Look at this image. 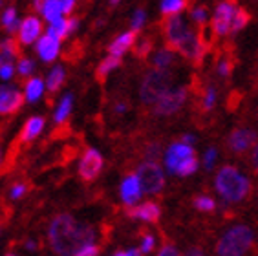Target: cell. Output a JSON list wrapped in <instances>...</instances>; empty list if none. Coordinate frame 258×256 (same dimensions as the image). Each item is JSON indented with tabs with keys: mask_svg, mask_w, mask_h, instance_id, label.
Returning <instances> with one entry per match:
<instances>
[{
	"mask_svg": "<svg viewBox=\"0 0 258 256\" xmlns=\"http://www.w3.org/2000/svg\"><path fill=\"white\" fill-rule=\"evenodd\" d=\"M48 238L53 252L57 254H77L81 247L94 243V229L79 225L70 214H59L53 218L48 229Z\"/></svg>",
	"mask_w": 258,
	"mask_h": 256,
	"instance_id": "cell-1",
	"label": "cell"
},
{
	"mask_svg": "<svg viewBox=\"0 0 258 256\" xmlns=\"http://www.w3.org/2000/svg\"><path fill=\"white\" fill-rule=\"evenodd\" d=\"M214 187L222 194L224 200L231 203H240L251 194V181L247 177L240 174L238 168L233 165H224L216 174Z\"/></svg>",
	"mask_w": 258,
	"mask_h": 256,
	"instance_id": "cell-2",
	"label": "cell"
},
{
	"mask_svg": "<svg viewBox=\"0 0 258 256\" xmlns=\"http://www.w3.org/2000/svg\"><path fill=\"white\" fill-rule=\"evenodd\" d=\"M254 234L253 231L245 225H236L229 229L224 236L220 238L216 243V254L220 256H240L253 247Z\"/></svg>",
	"mask_w": 258,
	"mask_h": 256,
	"instance_id": "cell-3",
	"label": "cell"
},
{
	"mask_svg": "<svg viewBox=\"0 0 258 256\" xmlns=\"http://www.w3.org/2000/svg\"><path fill=\"white\" fill-rule=\"evenodd\" d=\"M172 74L169 72V68H156L152 72L145 75L143 83H141V101L143 104H156L158 99L169 92L172 88Z\"/></svg>",
	"mask_w": 258,
	"mask_h": 256,
	"instance_id": "cell-4",
	"label": "cell"
},
{
	"mask_svg": "<svg viewBox=\"0 0 258 256\" xmlns=\"http://www.w3.org/2000/svg\"><path fill=\"white\" fill-rule=\"evenodd\" d=\"M138 177L141 183L145 194H158L163 190L165 187V177L163 170L156 161H145L143 165H139L138 168Z\"/></svg>",
	"mask_w": 258,
	"mask_h": 256,
	"instance_id": "cell-5",
	"label": "cell"
},
{
	"mask_svg": "<svg viewBox=\"0 0 258 256\" xmlns=\"http://www.w3.org/2000/svg\"><path fill=\"white\" fill-rule=\"evenodd\" d=\"M187 94H189L187 86H178V88H170L169 92H165L156 103V115H172V113H176L187 101Z\"/></svg>",
	"mask_w": 258,
	"mask_h": 256,
	"instance_id": "cell-6",
	"label": "cell"
},
{
	"mask_svg": "<svg viewBox=\"0 0 258 256\" xmlns=\"http://www.w3.org/2000/svg\"><path fill=\"white\" fill-rule=\"evenodd\" d=\"M189 31V24L183 20V17L172 15V17H165V44L167 48L172 49V51H178V46L181 42V39L185 37V33Z\"/></svg>",
	"mask_w": 258,
	"mask_h": 256,
	"instance_id": "cell-7",
	"label": "cell"
},
{
	"mask_svg": "<svg viewBox=\"0 0 258 256\" xmlns=\"http://www.w3.org/2000/svg\"><path fill=\"white\" fill-rule=\"evenodd\" d=\"M258 134L254 132L253 128H234L233 132L229 134L227 139V147L229 150L236 156H242L256 145Z\"/></svg>",
	"mask_w": 258,
	"mask_h": 256,
	"instance_id": "cell-8",
	"label": "cell"
},
{
	"mask_svg": "<svg viewBox=\"0 0 258 256\" xmlns=\"http://www.w3.org/2000/svg\"><path fill=\"white\" fill-rule=\"evenodd\" d=\"M103 170V156L95 148H88L79 163V176L85 181H94Z\"/></svg>",
	"mask_w": 258,
	"mask_h": 256,
	"instance_id": "cell-9",
	"label": "cell"
},
{
	"mask_svg": "<svg viewBox=\"0 0 258 256\" xmlns=\"http://www.w3.org/2000/svg\"><path fill=\"white\" fill-rule=\"evenodd\" d=\"M234 8L229 0L222 2V4L216 8L214 11V17H213V30L216 35H227L231 33V22H233V17H234Z\"/></svg>",
	"mask_w": 258,
	"mask_h": 256,
	"instance_id": "cell-10",
	"label": "cell"
},
{
	"mask_svg": "<svg viewBox=\"0 0 258 256\" xmlns=\"http://www.w3.org/2000/svg\"><path fill=\"white\" fill-rule=\"evenodd\" d=\"M26 95L17 92L13 86H2L0 88V113L2 115H10V113L17 112L22 106Z\"/></svg>",
	"mask_w": 258,
	"mask_h": 256,
	"instance_id": "cell-11",
	"label": "cell"
},
{
	"mask_svg": "<svg viewBox=\"0 0 258 256\" xmlns=\"http://www.w3.org/2000/svg\"><path fill=\"white\" fill-rule=\"evenodd\" d=\"M128 216L136 218V220H143V222H149V223H158L159 218H161V209H159L158 203L147 202L143 205H138V207H130Z\"/></svg>",
	"mask_w": 258,
	"mask_h": 256,
	"instance_id": "cell-12",
	"label": "cell"
},
{
	"mask_svg": "<svg viewBox=\"0 0 258 256\" xmlns=\"http://www.w3.org/2000/svg\"><path fill=\"white\" fill-rule=\"evenodd\" d=\"M141 192H143V188H141L138 174H136V176L124 177V181L121 183V198H123V202L126 203L128 207H132V205L138 203V200L141 198Z\"/></svg>",
	"mask_w": 258,
	"mask_h": 256,
	"instance_id": "cell-13",
	"label": "cell"
},
{
	"mask_svg": "<svg viewBox=\"0 0 258 256\" xmlns=\"http://www.w3.org/2000/svg\"><path fill=\"white\" fill-rule=\"evenodd\" d=\"M40 31H42V24L37 17H28L24 19V22L20 24L19 28V37L22 44H31L35 40L39 39Z\"/></svg>",
	"mask_w": 258,
	"mask_h": 256,
	"instance_id": "cell-14",
	"label": "cell"
},
{
	"mask_svg": "<svg viewBox=\"0 0 258 256\" xmlns=\"http://www.w3.org/2000/svg\"><path fill=\"white\" fill-rule=\"evenodd\" d=\"M59 39H55L53 35H42L39 39V42H37V51H39V55L42 57V60H46V62H50V60H53L57 55H59Z\"/></svg>",
	"mask_w": 258,
	"mask_h": 256,
	"instance_id": "cell-15",
	"label": "cell"
},
{
	"mask_svg": "<svg viewBox=\"0 0 258 256\" xmlns=\"http://www.w3.org/2000/svg\"><path fill=\"white\" fill-rule=\"evenodd\" d=\"M138 33H139V30H134L132 28V31H126V33H123L121 37H117V39L110 44V48H108V51L112 55H123V53H126L132 46L136 44V39H138Z\"/></svg>",
	"mask_w": 258,
	"mask_h": 256,
	"instance_id": "cell-16",
	"label": "cell"
},
{
	"mask_svg": "<svg viewBox=\"0 0 258 256\" xmlns=\"http://www.w3.org/2000/svg\"><path fill=\"white\" fill-rule=\"evenodd\" d=\"M75 28H77V19H62V17H60L59 20L51 22L48 33L53 35L55 39L62 40V39H66V37H68Z\"/></svg>",
	"mask_w": 258,
	"mask_h": 256,
	"instance_id": "cell-17",
	"label": "cell"
},
{
	"mask_svg": "<svg viewBox=\"0 0 258 256\" xmlns=\"http://www.w3.org/2000/svg\"><path fill=\"white\" fill-rule=\"evenodd\" d=\"M119 64H121V57H119V55H112V53H110V57H106V59H104L103 62L97 66V70H95V77H97V81H104L106 77H108L110 72L117 68Z\"/></svg>",
	"mask_w": 258,
	"mask_h": 256,
	"instance_id": "cell-18",
	"label": "cell"
},
{
	"mask_svg": "<svg viewBox=\"0 0 258 256\" xmlns=\"http://www.w3.org/2000/svg\"><path fill=\"white\" fill-rule=\"evenodd\" d=\"M44 128V119L42 117H31L22 128V139L24 141H31L40 134V130Z\"/></svg>",
	"mask_w": 258,
	"mask_h": 256,
	"instance_id": "cell-19",
	"label": "cell"
},
{
	"mask_svg": "<svg viewBox=\"0 0 258 256\" xmlns=\"http://www.w3.org/2000/svg\"><path fill=\"white\" fill-rule=\"evenodd\" d=\"M64 10H62V2L60 0H48L42 8V15L46 17V20H50V22H55V20H59L62 17Z\"/></svg>",
	"mask_w": 258,
	"mask_h": 256,
	"instance_id": "cell-20",
	"label": "cell"
},
{
	"mask_svg": "<svg viewBox=\"0 0 258 256\" xmlns=\"http://www.w3.org/2000/svg\"><path fill=\"white\" fill-rule=\"evenodd\" d=\"M249 20H251L249 11L243 10V8H236V10H234L233 22H231V33H238L240 30H243V28L249 24Z\"/></svg>",
	"mask_w": 258,
	"mask_h": 256,
	"instance_id": "cell-21",
	"label": "cell"
},
{
	"mask_svg": "<svg viewBox=\"0 0 258 256\" xmlns=\"http://www.w3.org/2000/svg\"><path fill=\"white\" fill-rule=\"evenodd\" d=\"M196 170H198V159H196V156H189V158H185L179 161L176 174L181 177H189V176H192Z\"/></svg>",
	"mask_w": 258,
	"mask_h": 256,
	"instance_id": "cell-22",
	"label": "cell"
},
{
	"mask_svg": "<svg viewBox=\"0 0 258 256\" xmlns=\"http://www.w3.org/2000/svg\"><path fill=\"white\" fill-rule=\"evenodd\" d=\"M42 90H44V84H42V81L40 79H30L28 83H26V99L28 101H31V103H35L37 99L42 95Z\"/></svg>",
	"mask_w": 258,
	"mask_h": 256,
	"instance_id": "cell-23",
	"label": "cell"
},
{
	"mask_svg": "<svg viewBox=\"0 0 258 256\" xmlns=\"http://www.w3.org/2000/svg\"><path fill=\"white\" fill-rule=\"evenodd\" d=\"M62 83H64V70L60 68V66H57V68L51 70V74L48 75L46 86H48L50 92H57V90L62 86Z\"/></svg>",
	"mask_w": 258,
	"mask_h": 256,
	"instance_id": "cell-24",
	"label": "cell"
},
{
	"mask_svg": "<svg viewBox=\"0 0 258 256\" xmlns=\"http://www.w3.org/2000/svg\"><path fill=\"white\" fill-rule=\"evenodd\" d=\"M185 6H187L185 4V0H163V4H161V13H163V17L178 15Z\"/></svg>",
	"mask_w": 258,
	"mask_h": 256,
	"instance_id": "cell-25",
	"label": "cell"
},
{
	"mask_svg": "<svg viewBox=\"0 0 258 256\" xmlns=\"http://www.w3.org/2000/svg\"><path fill=\"white\" fill-rule=\"evenodd\" d=\"M72 103H74V97H72V95H66V97L60 101L59 108L55 112V121H57V123H64L66 119H68L70 112H72Z\"/></svg>",
	"mask_w": 258,
	"mask_h": 256,
	"instance_id": "cell-26",
	"label": "cell"
},
{
	"mask_svg": "<svg viewBox=\"0 0 258 256\" xmlns=\"http://www.w3.org/2000/svg\"><path fill=\"white\" fill-rule=\"evenodd\" d=\"M154 66L156 68H170L174 62V55H172V49H159L158 53H156L154 57Z\"/></svg>",
	"mask_w": 258,
	"mask_h": 256,
	"instance_id": "cell-27",
	"label": "cell"
},
{
	"mask_svg": "<svg viewBox=\"0 0 258 256\" xmlns=\"http://www.w3.org/2000/svg\"><path fill=\"white\" fill-rule=\"evenodd\" d=\"M192 203L198 211H204V212H213L214 207H216L214 200L213 198H209V196H196L192 200Z\"/></svg>",
	"mask_w": 258,
	"mask_h": 256,
	"instance_id": "cell-28",
	"label": "cell"
},
{
	"mask_svg": "<svg viewBox=\"0 0 258 256\" xmlns=\"http://www.w3.org/2000/svg\"><path fill=\"white\" fill-rule=\"evenodd\" d=\"M233 68H234V59L229 57V55H224L218 62V74L222 75V77H231Z\"/></svg>",
	"mask_w": 258,
	"mask_h": 256,
	"instance_id": "cell-29",
	"label": "cell"
},
{
	"mask_svg": "<svg viewBox=\"0 0 258 256\" xmlns=\"http://www.w3.org/2000/svg\"><path fill=\"white\" fill-rule=\"evenodd\" d=\"M2 26H4L8 31H13L17 28V11L13 8L4 11V15H2Z\"/></svg>",
	"mask_w": 258,
	"mask_h": 256,
	"instance_id": "cell-30",
	"label": "cell"
},
{
	"mask_svg": "<svg viewBox=\"0 0 258 256\" xmlns=\"http://www.w3.org/2000/svg\"><path fill=\"white\" fill-rule=\"evenodd\" d=\"M152 39H145V40H141L138 46L134 48V53H136V57H139V59H145L147 55L150 53V49H152Z\"/></svg>",
	"mask_w": 258,
	"mask_h": 256,
	"instance_id": "cell-31",
	"label": "cell"
},
{
	"mask_svg": "<svg viewBox=\"0 0 258 256\" xmlns=\"http://www.w3.org/2000/svg\"><path fill=\"white\" fill-rule=\"evenodd\" d=\"M0 48L4 49V51H8V53H11L13 57H19L20 55L19 42L13 39H8V40H4V42H0Z\"/></svg>",
	"mask_w": 258,
	"mask_h": 256,
	"instance_id": "cell-32",
	"label": "cell"
},
{
	"mask_svg": "<svg viewBox=\"0 0 258 256\" xmlns=\"http://www.w3.org/2000/svg\"><path fill=\"white\" fill-rule=\"evenodd\" d=\"M192 20L198 26L205 24V20H207V10H205L204 6H202V8H196V10H192Z\"/></svg>",
	"mask_w": 258,
	"mask_h": 256,
	"instance_id": "cell-33",
	"label": "cell"
},
{
	"mask_svg": "<svg viewBox=\"0 0 258 256\" xmlns=\"http://www.w3.org/2000/svg\"><path fill=\"white\" fill-rule=\"evenodd\" d=\"M97 252H99V247L94 245V243H86L77 251V256H95Z\"/></svg>",
	"mask_w": 258,
	"mask_h": 256,
	"instance_id": "cell-34",
	"label": "cell"
},
{
	"mask_svg": "<svg viewBox=\"0 0 258 256\" xmlns=\"http://www.w3.org/2000/svg\"><path fill=\"white\" fill-rule=\"evenodd\" d=\"M214 161H216V148H209L207 154H205V159H204V165L207 170L214 167Z\"/></svg>",
	"mask_w": 258,
	"mask_h": 256,
	"instance_id": "cell-35",
	"label": "cell"
},
{
	"mask_svg": "<svg viewBox=\"0 0 258 256\" xmlns=\"http://www.w3.org/2000/svg\"><path fill=\"white\" fill-rule=\"evenodd\" d=\"M31 72H33V62H31L30 59H22L20 60V64H19V74L20 75H30Z\"/></svg>",
	"mask_w": 258,
	"mask_h": 256,
	"instance_id": "cell-36",
	"label": "cell"
},
{
	"mask_svg": "<svg viewBox=\"0 0 258 256\" xmlns=\"http://www.w3.org/2000/svg\"><path fill=\"white\" fill-rule=\"evenodd\" d=\"M152 249H154V236H150V234H145L143 243H141V252H150Z\"/></svg>",
	"mask_w": 258,
	"mask_h": 256,
	"instance_id": "cell-37",
	"label": "cell"
},
{
	"mask_svg": "<svg viewBox=\"0 0 258 256\" xmlns=\"http://www.w3.org/2000/svg\"><path fill=\"white\" fill-rule=\"evenodd\" d=\"M249 161H251V168H253V172L258 176V143L253 147V150H251V158H249Z\"/></svg>",
	"mask_w": 258,
	"mask_h": 256,
	"instance_id": "cell-38",
	"label": "cell"
},
{
	"mask_svg": "<svg viewBox=\"0 0 258 256\" xmlns=\"http://www.w3.org/2000/svg\"><path fill=\"white\" fill-rule=\"evenodd\" d=\"M11 75H13V62L2 64V66H0V77H2V79H10Z\"/></svg>",
	"mask_w": 258,
	"mask_h": 256,
	"instance_id": "cell-39",
	"label": "cell"
},
{
	"mask_svg": "<svg viewBox=\"0 0 258 256\" xmlns=\"http://www.w3.org/2000/svg\"><path fill=\"white\" fill-rule=\"evenodd\" d=\"M143 22H145V11H136V15H134V20H132V28L134 30H139L141 26H143Z\"/></svg>",
	"mask_w": 258,
	"mask_h": 256,
	"instance_id": "cell-40",
	"label": "cell"
},
{
	"mask_svg": "<svg viewBox=\"0 0 258 256\" xmlns=\"http://www.w3.org/2000/svg\"><path fill=\"white\" fill-rule=\"evenodd\" d=\"M24 192H26V185H13L11 190H10V196L13 198V200H19Z\"/></svg>",
	"mask_w": 258,
	"mask_h": 256,
	"instance_id": "cell-41",
	"label": "cell"
},
{
	"mask_svg": "<svg viewBox=\"0 0 258 256\" xmlns=\"http://www.w3.org/2000/svg\"><path fill=\"white\" fill-rule=\"evenodd\" d=\"M159 254L161 256H176L178 251H176V247H172V245H163L161 247V251H159Z\"/></svg>",
	"mask_w": 258,
	"mask_h": 256,
	"instance_id": "cell-42",
	"label": "cell"
},
{
	"mask_svg": "<svg viewBox=\"0 0 258 256\" xmlns=\"http://www.w3.org/2000/svg\"><path fill=\"white\" fill-rule=\"evenodd\" d=\"M60 2H62L64 13H72V10H74V6H75V0H60Z\"/></svg>",
	"mask_w": 258,
	"mask_h": 256,
	"instance_id": "cell-43",
	"label": "cell"
},
{
	"mask_svg": "<svg viewBox=\"0 0 258 256\" xmlns=\"http://www.w3.org/2000/svg\"><path fill=\"white\" fill-rule=\"evenodd\" d=\"M33 2H35V10L42 11V8H44V4L48 2V0H33Z\"/></svg>",
	"mask_w": 258,
	"mask_h": 256,
	"instance_id": "cell-44",
	"label": "cell"
},
{
	"mask_svg": "<svg viewBox=\"0 0 258 256\" xmlns=\"http://www.w3.org/2000/svg\"><path fill=\"white\" fill-rule=\"evenodd\" d=\"M181 141H185V143L192 145V136H183V139H181Z\"/></svg>",
	"mask_w": 258,
	"mask_h": 256,
	"instance_id": "cell-45",
	"label": "cell"
},
{
	"mask_svg": "<svg viewBox=\"0 0 258 256\" xmlns=\"http://www.w3.org/2000/svg\"><path fill=\"white\" fill-rule=\"evenodd\" d=\"M189 254H204V252H202V249H190Z\"/></svg>",
	"mask_w": 258,
	"mask_h": 256,
	"instance_id": "cell-46",
	"label": "cell"
},
{
	"mask_svg": "<svg viewBox=\"0 0 258 256\" xmlns=\"http://www.w3.org/2000/svg\"><path fill=\"white\" fill-rule=\"evenodd\" d=\"M26 247H28V249H35L37 245H35L33 241H28V243H26Z\"/></svg>",
	"mask_w": 258,
	"mask_h": 256,
	"instance_id": "cell-47",
	"label": "cell"
},
{
	"mask_svg": "<svg viewBox=\"0 0 258 256\" xmlns=\"http://www.w3.org/2000/svg\"><path fill=\"white\" fill-rule=\"evenodd\" d=\"M110 2H112V4L115 6V4H117V2H119V0H110Z\"/></svg>",
	"mask_w": 258,
	"mask_h": 256,
	"instance_id": "cell-48",
	"label": "cell"
},
{
	"mask_svg": "<svg viewBox=\"0 0 258 256\" xmlns=\"http://www.w3.org/2000/svg\"><path fill=\"white\" fill-rule=\"evenodd\" d=\"M0 2H2V0H0Z\"/></svg>",
	"mask_w": 258,
	"mask_h": 256,
	"instance_id": "cell-49",
	"label": "cell"
}]
</instances>
